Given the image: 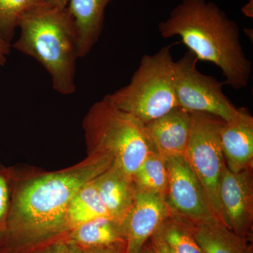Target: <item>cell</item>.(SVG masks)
<instances>
[{
    "label": "cell",
    "instance_id": "cell-1",
    "mask_svg": "<svg viewBox=\"0 0 253 253\" xmlns=\"http://www.w3.org/2000/svg\"><path fill=\"white\" fill-rule=\"evenodd\" d=\"M113 163L109 155L91 154L59 170L13 167L12 195L0 236V253H31L67 239L71 230L66 213L73 196Z\"/></svg>",
    "mask_w": 253,
    "mask_h": 253
},
{
    "label": "cell",
    "instance_id": "cell-2",
    "mask_svg": "<svg viewBox=\"0 0 253 253\" xmlns=\"http://www.w3.org/2000/svg\"><path fill=\"white\" fill-rule=\"evenodd\" d=\"M158 30L164 38L179 36L198 61L214 63L224 84L236 90L249 84L252 63L241 44L239 26L214 3L182 0Z\"/></svg>",
    "mask_w": 253,
    "mask_h": 253
},
{
    "label": "cell",
    "instance_id": "cell-3",
    "mask_svg": "<svg viewBox=\"0 0 253 253\" xmlns=\"http://www.w3.org/2000/svg\"><path fill=\"white\" fill-rule=\"evenodd\" d=\"M18 28L19 38L11 46L41 63L56 92L73 94L79 55L77 33L67 8L42 4L22 18Z\"/></svg>",
    "mask_w": 253,
    "mask_h": 253
},
{
    "label": "cell",
    "instance_id": "cell-4",
    "mask_svg": "<svg viewBox=\"0 0 253 253\" xmlns=\"http://www.w3.org/2000/svg\"><path fill=\"white\" fill-rule=\"evenodd\" d=\"M83 129L87 154L109 155L113 164L131 177L155 151L144 123L116 107L109 94L91 106Z\"/></svg>",
    "mask_w": 253,
    "mask_h": 253
},
{
    "label": "cell",
    "instance_id": "cell-5",
    "mask_svg": "<svg viewBox=\"0 0 253 253\" xmlns=\"http://www.w3.org/2000/svg\"><path fill=\"white\" fill-rule=\"evenodd\" d=\"M172 46L143 56L129 84L109 94L116 107L144 125L179 106L174 91Z\"/></svg>",
    "mask_w": 253,
    "mask_h": 253
},
{
    "label": "cell",
    "instance_id": "cell-6",
    "mask_svg": "<svg viewBox=\"0 0 253 253\" xmlns=\"http://www.w3.org/2000/svg\"><path fill=\"white\" fill-rule=\"evenodd\" d=\"M191 113V129L185 158L192 168L212 208L221 221L219 184L225 166L219 129L224 121L212 115Z\"/></svg>",
    "mask_w": 253,
    "mask_h": 253
},
{
    "label": "cell",
    "instance_id": "cell-7",
    "mask_svg": "<svg viewBox=\"0 0 253 253\" xmlns=\"http://www.w3.org/2000/svg\"><path fill=\"white\" fill-rule=\"evenodd\" d=\"M198 61L189 50L174 61V86L178 106L189 113L212 115L224 122L235 119L240 109L224 94V83L200 72Z\"/></svg>",
    "mask_w": 253,
    "mask_h": 253
},
{
    "label": "cell",
    "instance_id": "cell-8",
    "mask_svg": "<svg viewBox=\"0 0 253 253\" xmlns=\"http://www.w3.org/2000/svg\"><path fill=\"white\" fill-rule=\"evenodd\" d=\"M165 160L168 174L165 199L169 210L188 220H218L204 188L186 158L171 156Z\"/></svg>",
    "mask_w": 253,
    "mask_h": 253
},
{
    "label": "cell",
    "instance_id": "cell-9",
    "mask_svg": "<svg viewBox=\"0 0 253 253\" xmlns=\"http://www.w3.org/2000/svg\"><path fill=\"white\" fill-rule=\"evenodd\" d=\"M218 191L221 222L238 236L252 241L253 169L233 172L225 164Z\"/></svg>",
    "mask_w": 253,
    "mask_h": 253
},
{
    "label": "cell",
    "instance_id": "cell-10",
    "mask_svg": "<svg viewBox=\"0 0 253 253\" xmlns=\"http://www.w3.org/2000/svg\"><path fill=\"white\" fill-rule=\"evenodd\" d=\"M169 214L162 195L136 192L123 224L126 253H139Z\"/></svg>",
    "mask_w": 253,
    "mask_h": 253
},
{
    "label": "cell",
    "instance_id": "cell-11",
    "mask_svg": "<svg viewBox=\"0 0 253 253\" xmlns=\"http://www.w3.org/2000/svg\"><path fill=\"white\" fill-rule=\"evenodd\" d=\"M219 138L226 167L233 172L253 168V118L245 108L239 116L222 123Z\"/></svg>",
    "mask_w": 253,
    "mask_h": 253
},
{
    "label": "cell",
    "instance_id": "cell-12",
    "mask_svg": "<svg viewBox=\"0 0 253 253\" xmlns=\"http://www.w3.org/2000/svg\"><path fill=\"white\" fill-rule=\"evenodd\" d=\"M155 151L166 158L185 157L191 129V113L177 106L145 125Z\"/></svg>",
    "mask_w": 253,
    "mask_h": 253
},
{
    "label": "cell",
    "instance_id": "cell-13",
    "mask_svg": "<svg viewBox=\"0 0 253 253\" xmlns=\"http://www.w3.org/2000/svg\"><path fill=\"white\" fill-rule=\"evenodd\" d=\"M94 183L110 217L123 222L137 192L133 177L113 163Z\"/></svg>",
    "mask_w": 253,
    "mask_h": 253
},
{
    "label": "cell",
    "instance_id": "cell-14",
    "mask_svg": "<svg viewBox=\"0 0 253 253\" xmlns=\"http://www.w3.org/2000/svg\"><path fill=\"white\" fill-rule=\"evenodd\" d=\"M113 0H69L67 9L77 33L78 55L83 58L99 41L105 11Z\"/></svg>",
    "mask_w": 253,
    "mask_h": 253
},
{
    "label": "cell",
    "instance_id": "cell-15",
    "mask_svg": "<svg viewBox=\"0 0 253 253\" xmlns=\"http://www.w3.org/2000/svg\"><path fill=\"white\" fill-rule=\"evenodd\" d=\"M180 217L205 253H253L251 241L238 236L217 219L194 221Z\"/></svg>",
    "mask_w": 253,
    "mask_h": 253
},
{
    "label": "cell",
    "instance_id": "cell-16",
    "mask_svg": "<svg viewBox=\"0 0 253 253\" xmlns=\"http://www.w3.org/2000/svg\"><path fill=\"white\" fill-rule=\"evenodd\" d=\"M67 239L83 250L126 244L123 222L110 216L96 218L77 226L71 231Z\"/></svg>",
    "mask_w": 253,
    "mask_h": 253
},
{
    "label": "cell",
    "instance_id": "cell-17",
    "mask_svg": "<svg viewBox=\"0 0 253 253\" xmlns=\"http://www.w3.org/2000/svg\"><path fill=\"white\" fill-rule=\"evenodd\" d=\"M109 216L94 183V179L81 186L68 206L66 217L70 230L101 217Z\"/></svg>",
    "mask_w": 253,
    "mask_h": 253
},
{
    "label": "cell",
    "instance_id": "cell-18",
    "mask_svg": "<svg viewBox=\"0 0 253 253\" xmlns=\"http://www.w3.org/2000/svg\"><path fill=\"white\" fill-rule=\"evenodd\" d=\"M137 192L166 196L168 174L166 160L153 151L133 175Z\"/></svg>",
    "mask_w": 253,
    "mask_h": 253
},
{
    "label": "cell",
    "instance_id": "cell-19",
    "mask_svg": "<svg viewBox=\"0 0 253 253\" xmlns=\"http://www.w3.org/2000/svg\"><path fill=\"white\" fill-rule=\"evenodd\" d=\"M158 232L174 253H205L185 222L170 210Z\"/></svg>",
    "mask_w": 253,
    "mask_h": 253
},
{
    "label": "cell",
    "instance_id": "cell-20",
    "mask_svg": "<svg viewBox=\"0 0 253 253\" xmlns=\"http://www.w3.org/2000/svg\"><path fill=\"white\" fill-rule=\"evenodd\" d=\"M43 4L44 0H0V37L11 45L22 18Z\"/></svg>",
    "mask_w": 253,
    "mask_h": 253
},
{
    "label": "cell",
    "instance_id": "cell-21",
    "mask_svg": "<svg viewBox=\"0 0 253 253\" xmlns=\"http://www.w3.org/2000/svg\"><path fill=\"white\" fill-rule=\"evenodd\" d=\"M13 167H6L0 162V236L4 231L9 214L12 195Z\"/></svg>",
    "mask_w": 253,
    "mask_h": 253
},
{
    "label": "cell",
    "instance_id": "cell-22",
    "mask_svg": "<svg viewBox=\"0 0 253 253\" xmlns=\"http://www.w3.org/2000/svg\"><path fill=\"white\" fill-rule=\"evenodd\" d=\"M31 253H84V250L71 240L66 239L56 241Z\"/></svg>",
    "mask_w": 253,
    "mask_h": 253
},
{
    "label": "cell",
    "instance_id": "cell-23",
    "mask_svg": "<svg viewBox=\"0 0 253 253\" xmlns=\"http://www.w3.org/2000/svg\"><path fill=\"white\" fill-rule=\"evenodd\" d=\"M148 245L151 253H174L158 231L151 236Z\"/></svg>",
    "mask_w": 253,
    "mask_h": 253
},
{
    "label": "cell",
    "instance_id": "cell-24",
    "mask_svg": "<svg viewBox=\"0 0 253 253\" xmlns=\"http://www.w3.org/2000/svg\"><path fill=\"white\" fill-rule=\"evenodd\" d=\"M84 253H126V244H118L104 247L84 250Z\"/></svg>",
    "mask_w": 253,
    "mask_h": 253
},
{
    "label": "cell",
    "instance_id": "cell-25",
    "mask_svg": "<svg viewBox=\"0 0 253 253\" xmlns=\"http://www.w3.org/2000/svg\"><path fill=\"white\" fill-rule=\"evenodd\" d=\"M11 44L0 37V68L3 67L7 61L8 56L11 52Z\"/></svg>",
    "mask_w": 253,
    "mask_h": 253
},
{
    "label": "cell",
    "instance_id": "cell-26",
    "mask_svg": "<svg viewBox=\"0 0 253 253\" xmlns=\"http://www.w3.org/2000/svg\"><path fill=\"white\" fill-rule=\"evenodd\" d=\"M68 1L69 0H44V4L59 9L67 8Z\"/></svg>",
    "mask_w": 253,
    "mask_h": 253
},
{
    "label": "cell",
    "instance_id": "cell-27",
    "mask_svg": "<svg viewBox=\"0 0 253 253\" xmlns=\"http://www.w3.org/2000/svg\"><path fill=\"white\" fill-rule=\"evenodd\" d=\"M242 12L244 13L245 16H248V17H253V0L245 5L242 8Z\"/></svg>",
    "mask_w": 253,
    "mask_h": 253
},
{
    "label": "cell",
    "instance_id": "cell-28",
    "mask_svg": "<svg viewBox=\"0 0 253 253\" xmlns=\"http://www.w3.org/2000/svg\"><path fill=\"white\" fill-rule=\"evenodd\" d=\"M139 253H151L148 243L145 245L144 247L143 248V249L141 250V252Z\"/></svg>",
    "mask_w": 253,
    "mask_h": 253
}]
</instances>
